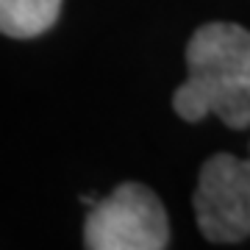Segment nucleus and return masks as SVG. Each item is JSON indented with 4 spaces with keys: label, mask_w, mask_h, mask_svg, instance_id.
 <instances>
[{
    "label": "nucleus",
    "mask_w": 250,
    "mask_h": 250,
    "mask_svg": "<svg viewBox=\"0 0 250 250\" xmlns=\"http://www.w3.org/2000/svg\"><path fill=\"white\" fill-rule=\"evenodd\" d=\"M167 242V211L142 184L117 187L92 206L83 223V245L89 250H164Z\"/></svg>",
    "instance_id": "obj_2"
},
{
    "label": "nucleus",
    "mask_w": 250,
    "mask_h": 250,
    "mask_svg": "<svg viewBox=\"0 0 250 250\" xmlns=\"http://www.w3.org/2000/svg\"><path fill=\"white\" fill-rule=\"evenodd\" d=\"M187 81L172 95L181 120L217 114L228 128L250 125V31L236 22H206L187 45Z\"/></svg>",
    "instance_id": "obj_1"
},
{
    "label": "nucleus",
    "mask_w": 250,
    "mask_h": 250,
    "mask_svg": "<svg viewBox=\"0 0 250 250\" xmlns=\"http://www.w3.org/2000/svg\"><path fill=\"white\" fill-rule=\"evenodd\" d=\"M62 0H0V34L34 39L56 25Z\"/></svg>",
    "instance_id": "obj_4"
},
{
    "label": "nucleus",
    "mask_w": 250,
    "mask_h": 250,
    "mask_svg": "<svg viewBox=\"0 0 250 250\" xmlns=\"http://www.w3.org/2000/svg\"><path fill=\"white\" fill-rule=\"evenodd\" d=\"M197 228L208 242H242L250 236V156L217 153L200 167L195 189Z\"/></svg>",
    "instance_id": "obj_3"
}]
</instances>
